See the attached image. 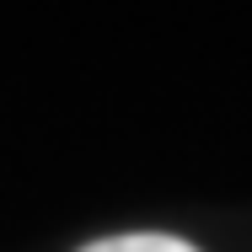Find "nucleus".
I'll return each mask as SVG.
<instances>
[{
	"instance_id": "1",
	"label": "nucleus",
	"mask_w": 252,
	"mask_h": 252,
	"mask_svg": "<svg viewBox=\"0 0 252 252\" xmlns=\"http://www.w3.org/2000/svg\"><path fill=\"white\" fill-rule=\"evenodd\" d=\"M81 252H199L183 236H166V231H124V236H102Z\"/></svg>"
}]
</instances>
